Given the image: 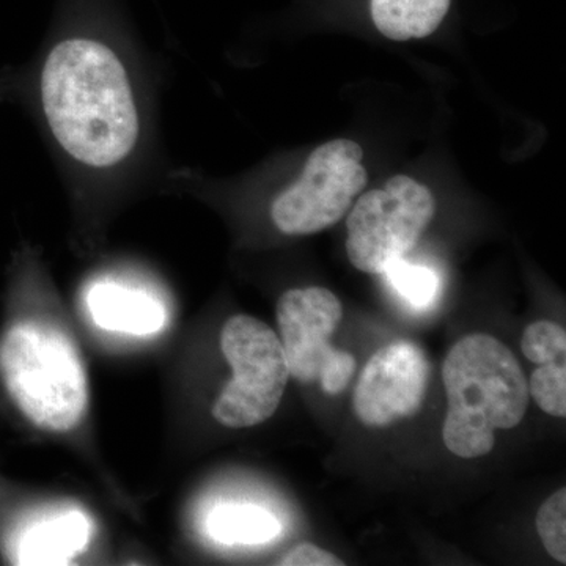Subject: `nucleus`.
I'll use <instances>...</instances> for the list:
<instances>
[{
	"mask_svg": "<svg viewBox=\"0 0 566 566\" xmlns=\"http://www.w3.org/2000/svg\"><path fill=\"white\" fill-rule=\"evenodd\" d=\"M524 356L536 365L566 363L565 329L553 322L528 324L521 340Z\"/></svg>",
	"mask_w": 566,
	"mask_h": 566,
	"instance_id": "obj_16",
	"label": "nucleus"
},
{
	"mask_svg": "<svg viewBox=\"0 0 566 566\" xmlns=\"http://www.w3.org/2000/svg\"><path fill=\"white\" fill-rule=\"evenodd\" d=\"M41 106L63 151L93 169L125 161L139 140L128 71L102 41L76 36L52 48L41 71Z\"/></svg>",
	"mask_w": 566,
	"mask_h": 566,
	"instance_id": "obj_1",
	"label": "nucleus"
},
{
	"mask_svg": "<svg viewBox=\"0 0 566 566\" xmlns=\"http://www.w3.org/2000/svg\"><path fill=\"white\" fill-rule=\"evenodd\" d=\"M277 565L283 566H344L345 562L340 560L329 551L323 547L312 545V543H301V545L292 547L289 553L283 554Z\"/></svg>",
	"mask_w": 566,
	"mask_h": 566,
	"instance_id": "obj_17",
	"label": "nucleus"
},
{
	"mask_svg": "<svg viewBox=\"0 0 566 566\" xmlns=\"http://www.w3.org/2000/svg\"><path fill=\"white\" fill-rule=\"evenodd\" d=\"M221 349L233 376L212 406V417L234 430L266 422L290 379L281 338L266 323L237 315L223 324Z\"/></svg>",
	"mask_w": 566,
	"mask_h": 566,
	"instance_id": "obj_4",
	"label": "nucleus"
},
{
	"mask_svg": "<svg viewBox=\"0 0 566 566\" xmlns=\"http://www.w3.org/2000/svg\"><path fill=\"white\" fill-rule=\"evenodd\" d=\"M430 379V363L412 342L382 346L365 364L353 406L365 427L385 428L420 411Z\"/></svg>",
	"mask_w": 566,
	"mask_h": 566,
	"instance_id": "obj_8",
	"label": "nucleus"
},
{
	"mask_svg": "<svg viewBox=\"0 0 566 566\" xmlns=\"http://www.w3.org/2000/svg\"><path fill=\"white\" fill-rule=\"evenodd\" d=\"M442 379L447 409L442 438L453 455L485 457L495 444V431L523 422L528 386L515 354L497 338L472 334L447 354Z\"/></svg>",
	"mask_w": 566,
	"mask_h": 566,
	"instance_id": "obj_2",
	"label": "nucleus"
},
{
	"mask_svg": "<svg viewBox=\"0 0 566 566\" xmlns=\"http://www.w3.org/2000/svg\"><path fill=\"white\" fill-rule=\"evenodd\" d=\"M536 532L547 553L566 564V490L562 488L539 506L535 520Z\"/></svg>",
	"mask_w": 566,
	"mask_h": 566,
	"instance_id": "obj_15",
	"label": "nucleus"
},
{
	"mask_svg": "<svg viewBox=\"0 0 566 566\" xmlns=\"http://www.w3.org/2000/svg\"><path fill=\"white\" fill-rule=\"evenodd\" d=\"M528 395L546 415L566 417V363L539 365L527 382Z\"/></svg>",
	"mask_w": 566,
	"mask_h": 566,
	"instance_id": "obj_14",
	"label": "nucleus"
},
{
	"mask_svg": "<svg viewBox=\"0 0 566 566\" xmlns=\"http://www.w3.org/2000/svg\"><path fill=\"white\" fill-rule=\"evenodd\" d=\"M436 214L433 192L406 175L359 197L346 219V253L354 268L382 274L419 243Z\"/></svg>",
	"mask_w": 566,
	"mask_h": 566,
	"instance_id": "obj_5",
	"label": "nucleus"
},
{
	"mask_svg": "<svg viewBox=\"0 0 566 566\" xmlns=\"http://www.w3.org/2000/svg\"><path fill=\"white\" fill-rule=\"evenodd\" d=\"M212 538L223 545H264L281 535L277 517L255 505H223L208 523Z\"/></svg>",
	"mask_w": 566,
	"mask_h": 566,
	"instance_id": "obj_12",
	"label": "nucleus"
},
{
	"mask_svg": "<svg viewBox=\"0 0 566 566\" xmlns=\"http://www.w3.org/2000/svg\"><path fill=\"white\" fill-rule=\"evenodd\" d=\"M344 318V305L322 286L289 290L277 303L279 338L290 376L303 385L318 382L324 392L338 395L356 374V357L331 345Z\"/></svg>",
	"mask_w": 566,
	"mask_h": 566,
	"instance_id": "obj_7",
	"label": "nucleus"
},
{
	"mask_svg": "<svg viewBox=\"0 0 566 566\" xmlns=\"http://www.w3.org/2000/svg\"><path fill=\"white\" fill-rule=\"evenodd\" d=\"M0 368L7 392L29 422L54 433L80 427L88 379L69 335L48 324H14L0 346Z\"/></svg>",
	"mask_w": 566,
	"mask_h": 566,
	"instance_id": "obj_3",
	"label": "nucleus"
},
{
	"mask_svg": "<svg viewBox=\"0 0 566 566\" xmlns=\"http://www.w3.org/2000/svg\"><path fill=\"white\" fill-rule=\"evenodd\" d=\"M91 523L80 512L43 521L24 536L21 564L63 565L77 556L91 539Z\"/></svg>",
	"mask_w": 566,
	"mask_h": 566,
	"instance_id": "obj_10",
	"label": "nucleus"
},
{
	"mask_svg": "<svg viewBox=\"0 0 566 566\" xmlns=\"http://www.w3.org/2000/svg\"><path fill=\"white\" fill-rule=\"evenodd\" d=\"M450 3L452 0H370V17L387 39H427L446 20Z\"/></svg>",
	"mask_w": 566,
	"mask_h": 566,
	"instance_id": "obj_11",
	"label": "nucleus"
},
{
	"mask_svg": "<svg viewBox=\"0 0 566 566\" xmlns=\"http://www.w3.org/2000/svg\"><path fill=\"white\" fill-rule=\"evenodd\" d=\"M363 158L360 145L348 139L315 148L301 177L271 205L274 226L289 237H305L340 221L367 185Z\"/></svg>",
	"mask_w": 566,
	"mask_h": 566,
	"instance_id": "obj_6",
	"label": "nucleus"
},
{
	"mask_svg": "<svg viewBox=\"0 0 566 566\" xmlns=\"http://www.w3.org/2000/svg\"><path fill=\"white\" fill-rule=\"evenodd\" d=\"M395 293L416 311L433 307L439 293V279L433 270L405 262L390 263L385 273Z\"/></svg>",
	"mask_w": 566,
	"mask_h": 566,
	"instance_id": "obj_13",
	"label": "nucleus"
},
{
	"mask_svg": "<svg viewBox=\"0 0 566 566\" xmlns=\"http://www.w3.org/2000/svg\"><path fill=\"white\" fill-rule=\"evenodd\" d=\"M93 322L111 333L158 334L166 327L167 311L158 297L117 281H98L87 292Z\"/></svg>",
	"mask_w": 566,
	"mask_h": 566,
	"instance_id": "obj_9",
	"label": "nucleus"
}]
</instances>
